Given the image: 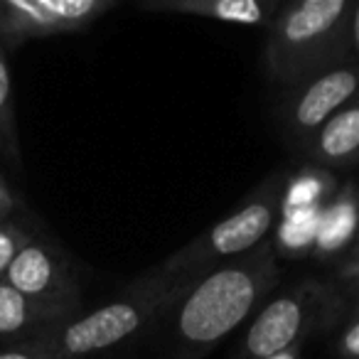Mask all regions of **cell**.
Listing matches in <instances>:
<instances>
[{
	"label": "cell",
	"mask_w": 359,
	"mask_h": 359,
	"mask_svg": "<svg viewBox=\"0 0 359 359\" xmlns=\"http://www.w3.org/2000/svg\"><path fill=\"white\" fill-rule=\"evenodd\" d=\"M190 283L195 280L170 278L158 269L148 271L116 300H109L101 308L72 318L69 323L57 327L52 337L60 359H86L138 339L163 320L168 308L185 293Z\"/></svg>",
	"instance_id": "cell-3"
},
{
	"label": "cell",
	"mask_w": 359,
	"mask_h": 359,
	"mask_svg": "<svg viewBox=\"0 0 359 359\" xmlns=\"http://www.w3.org/2000/svg\"><path fill=\"white\" fill-rule=\"evenodd\" d=\"M285 182H288L285 172L271 175L266 182L256 187L246 205L217 222L205 234L190 241L185 249L175 251L168 261H163L155 269L163 271L170 278L197 280L217 266L259 249L261 244L269 241L276 222L280 219Z\"/></svg>",
	"instance_id": "cell-4"
},
{
	"label": "cell",
	"mask_w": 359,
	"mask_h": 359,
	"mask_svg": "<svg viewBox=\"0 0 359 359\" xmlns=\"http://www.w3.org/2000/svg\"><path fill=\"white\" fill-rule=\"evenodd\" d=\"M352 320H359V303L352 308Z\"/></svg>",
	"instance_id": "cell-21"
},
{
	"label": "cell",
	"mask_w": 359,
	"mask_h": 359,
	"mask_svg": "<svg viewBox=\"0 0 359 359\" xmlns=\"http://www.w3.org/2000/svg\"><path fill=\"white\" fill-rule=\"evenodd\" d=\"M269 359H300V352H298V347H293V349H285V352H280V354H273V357H269Z\"/></svg>",
	"instance_id": "cell-20"
},
{
	"label": "cell",
	"mask_w": 359,
	"mask_h": 359,
	"mask_svg": "<svg viewBox=\"0 0 359 359\" xmlns=\"http://www.w3.org/2000/svg\"><path fill=\"white\" fill-rule=\"evenodd\" d=\"M342 313L344 295L332 283L303 280L256 310L241 344V359H269L298 347L303 337L332 327Z\"/></svg>",
	"instance_id": "cell-5"
},
{
	"label": "cell",
	"mask_w": 359,
	"mask_h": 359,
	"mask_svg": "<svg viewBox=\"0 0 359 359\" xmlns=\"http://www.w3.org/2000/svg\"><path fill=\"white\" fill-rule=\"evenodd\" d=\"M278 0H140L138 8L155 13H180V15L207 18V20L231 22V25L269 27L278 15Z\"/></svg>",
	"instance_id": "cell-11"
},
{
	"label": "cell",
	"mask_w": 359,
	"mask_h": 359,
	"mask_svg": "<svg viewBox=\"0 0 359 359\" xmlns=\"http://www.w3.org/2000/svg\"><path fill=\"white\" fill-rule=\"evenodd\" d=\"M334 192H337L334 180L325 170L313 168V165L288 177L278 226V244L283 254H310L320 215Z\"/></svg>",
	"instance_id": "cell-8"
},
{
	"label": "cell",
	"mask_w": 359,
	"mask_h": 359,
	"mask_svg": "<svg viewBox=\"0 0 359 359\" xmlns=\"http://www.w3.org/2000/svg\"><path fill=\"white\" fill-rule=\"evenodd\" d=\"M32 236L27 234L25 229H20L18 224H11V222H3L0 224V280H6L8 269L15 261V256L25 249V244Z\"/></svg>",
	"instance_id": "cell-15"
},
{
	"label": "cell",
	"mask_w": 359,
	"mask_h": 359,
	"mask_svg": "<svg viewBox=\"0 0 359 359\" xmlns=\"http://www.w3.org/2000/svg\"><path fill=\"white\" fill-rule=\"evenodd\" d=\"M13 195H11V190H8V185L3 182V177H0V224L8 219V215H11V210H13Z\"/></svg>",
	"instance_id": "cell-19"
},
{
	"label": "cell",
	"mask_w": 359,
	"mask_h": 359,
	"mask_svg": "<svg viewBox=\"0 0 359 359\" xmlns=\"http://www.w3.org/2000/svg\"><path fill=\"white\" fill-rule=\"evenodd\" d=\"M118 6V0H0V45L79 32Z\"/></svg>",
	"instance_id": "cell-7"
},
{
	"label": "cell",
	"mask_w": 359,
	"mask_h": 359,
	"mask_svg": "<svg viewBox=\"0 0 359 359\" xmlns=\"http://www.w3.org/2000/svg\"><path fill=\"white\" fill-rule=\"evenodd\" d=\"M0 359H60V352H57L55 337L50 332V334H42V337L20 342L18 347L3 349Z\"/></svg>",
	"instance_id": "cell-16"
},
{
	"label": "cell",
	"mask_w": 359,
	"mask_h": 359,
	"mask_svg": "<svg viewBox=\"0 0 359 359\" xmlns=\"http://www.w3.org/2000/svg\"><path fill=\"white\" fill-rule=\"evenodd\" d=\"M339 357L342 359H359V320H352L337 342Z\"/></svg>",
	"instance_id": "cell-17"
},
{
	"label": "cell",
	"mask_w": 359,
	"mask_h": 359,
	"mask_svg": "<svg viewBox=\"0 0 359 359\" xmlns=\"http://www.w3.org/2000/svg\"><path fill=\"white\" fill-rule=\"evenodd\" d=\"M6 283L27 298L79 305V288L72 278L67 259L40 239H30L15 256Z\"/></svg>",
	"instance_id": "cell-9"
},
{
	"label": "cell",
	"mask_w": 359,
	"mask_h": 359,
	"mask_svg": "<svg viewBox=\"0 0 359 359\" xmlns=\"http://www.w3.org/2000/svg\"><path fill=\"white\" fill-rule=\"evenodd\" d=\"M359 96V65L354 60L339 62L318 76L288 91L278 111V121L290 143L308 148L318 130L337 111Z\"/></svg>",
	"instance_id": "cell-6"
},
{
	"label": "cell",
	"mask_w": 359,
	"mask_h": 359,
	"mask_svg": "<svg viewBox=\"0 0 359 359\" xmlns=\"http://www.w3.org/2000/svg\"><path fill=\"white\" fill-rule=\"evenodd\" d=\"M0 150H3L11 160L20 158L18 133H15V114H13L11 69H8L3 45H0Z\"/></svg>",
	"instance_id": "cell-14"
},
{
	"label": "cell",
	"mask_w": 359,
	"mask_h": 359,
	"mask_svg": "<svg viewBox=\"0 0 359 359\" xmlns=\"http://www.w3.org/2000/svg\"><path fill=\"white\" fill-rule=\"evenodd\" d=\"M79 305L35 300L18 293L13 285L0 280V337L3 339H35L55 332L76 315Z\"/></svg>",
	"instance_id": "cell-10"
},
{
	"label": "cell",
	"mask_w": 359,
	"mask_h": 359,
	"mask_svg": "<svg viewBox=\"0 0 359 359\" xmlns=\"http://www.w3.org/2000/svg\"><path fill=\"white\" fill-rule=\"evenodd\" d=\"M357 239H359V190L357 185L347 182V185L337 187L332 200L327 202V207L320 215L310 256H315L318 261L337 259Z\"/></svg>",
	"instance_id": "cell-12"
},
{
	"label": "cell",
	"mask_w": 359,
	"mask_h": 359,
	"mask_svg": "<svg viewBox=\"0 0 359 359\" xmlns=\"http://www.w3.org/2000/svg\"><path fill=\"white\" fill-rule=\"evenodd\" d=\"M349 42H352V60L359 65V3H354L352 20H349Z\"/></svg>",
	"instance_id": "cell-18"
},
{
	"label": "cell",
	"mask_w": 359,
	"mask_h": 359,
	"mask_svg": "<svg viewBox=\"0 0 359 359\" xmlns=\"http://www.w3.org/2000/svg\"><path fill=\"white\" fill-rule=\"evenodd\" d=\"M354 0L283 3L269 25L264 67L273 84L295 89L320 72L352 60L349 20Z\"/></svg>",
	"instance_id": "cell-2"
},
{
	"label": "cell",
	"mask_w": 359,
	"mask_h": 359,
	"mask_svg": "<svg viewBox=\"0 0 359 359\" xmlns=\"http://www.w3.org/2000/svg\"><path fill=\"white\" fill-rule=\"evenodd\" d=\"M280 278L273 244L212 269L185 288L163 320L170 325L175 359H202L259 310Z\"/></svg>",
	"instance_id": "cell-1"
},
{
	"label": "cell",
	"mask_w": 359,
	"mask_h": 359,
	"mask_svg": "<svg viewBox=\"0 0 359 359\" xmlns=\"http://www.w3.org/2000/svg\"><path fill=\"white\" fill-rule=\"evenodd\" d=\"M305 155L313 168H347L359 163V96L318 130Z\"/></svg>",
	"instance_id": "cell-13"
}]
</instances>
